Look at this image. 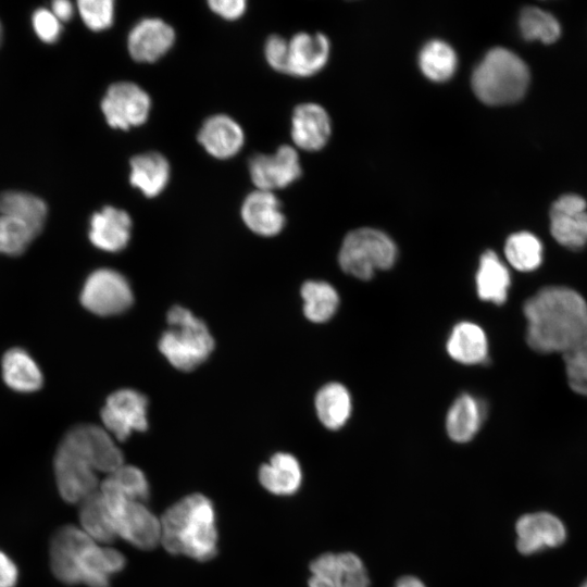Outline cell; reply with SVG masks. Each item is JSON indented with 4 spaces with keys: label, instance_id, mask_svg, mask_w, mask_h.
I'll return each instance as SVG.
<instances>
[{
    "label": "cell",
    "instance_id": "obj_1",
    "mask_svg": "<svg viewBox=\"0 0 587 587\" xmlns=\"http://www.w3.org/2000/svg\"><path fill=\"white\" fill-rule=\"evenodd\" d=\"M526 342L542 354H562L587 334V301L574 288L545 286L523 304Z\"/></svg>",
    "mask_w": 587,
    "mask_h": 587
},
{
    "label": "cell",
    "instance_id": "obj_2",
    "mask_svg": "<svg viewBox=\"0 0 587 587\" xmlns=\"http://www.w3.org/2000/svg\"><path fill=\"white\" fill-rule=\"evenodd\" d=\"M50 565L54 576L66 585L109 587L125 559L117 550L96 542L80 527L66 525L51 539Z\"/></svg>",
    "mask_w": 587,
    "mask_h": 587
},
{
    "label": "cell",
    "instance_id": "obj_3",
    "mask_svg": "<svg viewBox=\"0 0 587 587\" xmlns=\"http://www.w3.org/2000/svg\"><path fill=\"white\" fill-rule=\"evenodd\" d=\"M161 544L173 554L198 561L213 558L217 547L215 511L200 494L189 495L170 507L160 520Z\"/></svg>",
    "mask_w": 587,
    "mask_h": 587
},
{
    "label": "cell",
    "instance_id": "obj_4",
    "mask_svg": "<svg viewBox=\"0 0 587 587\" xmlns=\"http://www.w3.org/2000/svg\"><path fill=\"white\" fill-rule=\"evenodd\" d=\"M529 84V70L514 52L505 48L489 50L472 75L476 97L489 105H503L519 101Z\"/></svg>",
    "mask_w": 587,
    "mask_h": 587
},
{
    "label": "cell",
    "instance_id": "obj_5",
    "mask_svg": "<svg viewBox=\"0 0 587 587\" xmlns=\"http://www.w3.org/2000/svg\"><path fill=\"white\" fill-rule=\"evenodd\" d=\"M167 323L168 329L161 336L159 349L174 367L190 371L208 359L214 341L201 320L175 305L167 313Z\"/></svg>",
    "mask_w": 587,
    "mask_h": 587
},
{
    "label": "cell",
    "instance_id": "obj_6",
    "mask_svg": "<svg viewBox=\"0 0 587 587\" xmlns=\"http://www.w3.org/2000/svg\"><path fill=\"white\" fill-rule=\"evenodd\" d=\"M394 240L378 229L362 227L350 232L339 251V264L347 274L371 279L376 270H388L397 259Z\"/></svg>",
    "mask_w": 587,
    "mask_h": 587
},
{
    "label": "cell",
    "instance_id": "obj_7",
    "mask_svg": "<svg viewBox=\"0 0 587 587\" xmlns=\"http://www.w3.org/2000/svg\"><path fill=\"white\" fill-rule=\"evenodd\" d=\"M99 491L111 514L117 537L149 550L161 541L160 520L142 503L125 498L107 478Z\"/></svg>",
    "mask_w": 587,
    "mask_h": 587
},
{
    "label": "cell",
    "instance_id": "obj_8",
    "mask_svg": "<svg viewBox=\"0 0 587 587\" xmlns=\"http://www.w3.org/2000/svg\"><path fill=\"white\" fill-rule=\"evenodd\" d=\"M95 464L71 433L61 440L54 455V475L61 497L80 503L99 489Z\"/></svg>",
    "mask_w": 587,
    "mask_h": 587
},
{
    "label": "cell",
    "instance_id": "obj_9",
    "mask_svg": "<svg viewBox=\"0 0 587 587\" xmlns=\"http://www.w3.org/2000/svg\"><path fill=\"white\" fill-rule=\"evenodd\" d=\"M151 110L148 92L132 82L112 84L101 101V111L110 127L129 129L146 123Z\"/></svg>",
    "mask_w": 587,
    "mask_h": 587
},
{
    "label": "cell",
    "instance_id": "obj_10",
    "mask_svg": "<svg viewBox=\"0 0 587 587\" xmlns=\"http://www.w3.org/2000/svg\"><path fill=\"white\" fill-rule=\"evenodd\" d=\"M80 301L93 314L109 316L127 310L133 303V292L122 274L100 268L86 279Z\"/></svg>",
    "mask_w": 587,
    "mask_h": 587
},
{
    "label": "cell",
    "instance_id": "obj_11",
    "mask_svg": "<svg viewBox=\"0 0 587 587\" xmlns=\"http://www.w3.org/2000/svg\"><path fill=\"white\" fill-rule=\"evenodd\" d=\"M147 398L133 389L113 392L101 410V420L109 434L123 441L133 432L147 428Z\"/></svg>",
    "mask_w": 587,
    "mask_h": 587
},
{
    "label": "cell",
    "instance_id": "obj_12",
    "mask_svg": "<svg viewBox=\"0 0 587 587\" xmlns=\"http://www.w3.org/2000/svg\"><path fill=\"white\" fill-rule=\"evenodd\" d=\"M309 587H369L370 577L355 553H324L310 565Z\"/></svg>",
    "mask_w": 587,
    "mask_h": 587
},
{
    "label": "cell",
    "instance_id": "obj_13",
    "mask_svg": "<svg viewBox=\"0 0 587 587\" xmlns=\"http://www.w3.org/2000/svg\"><path fill=\"white\" fill-rule=\"evenodd\" d=\"M248 168L257 189L272 192L289 186L301 175L299 155L296 149L287 145L278 147L270 154L253 155Z\"/></svg>",
    "mask_w": 587,
    "mask_h": 587
},
{
    "label": "cell",
    "instance_id": "obj_14",
    "mask_svg": "<svg viewBox=\"0 0 587 587\" xmlns=\"http://www.w3.org/2000/svg\"><path fill=\"white\" fill-rule=\"evenodd\" d=\"M587 204L578 195L567 193L551 205L550 233L553 239L570 250H580L587 245Z\"/></svg>",
    "mask_w": 587,
    "mask_h": 587
},
{
    "label": "cell",
    "instance_id": "obj_15",
    "mask_svg": "<svg viewBox=\"0 0 587 587\" xmlns=\"http://www.w3.org/2000/svg\"><path fill=\"white\" fill-rule=\"evenodd\" d=\"M516 548L522 554H533L562 545L566 538L564 524L549 512L522 515L515 524Z\"/></svg>",
    "mask_w": 587,
    "mask_h": 587
},
{
    "label": "cell",
    "instance_id": "obj_16",
    "mask_svg": "<svg viewBox=\"0 0 587 587\" xmlns=\"http://www.w3.org/2000/svg\"><path fill=\"white\" fill-rule=\"evenodd\" d=\"M174 42L175 32L170 24L158 17H146L130 29L127 49L135 61L151 63L165 55Z\"/></svg>",
    "mask_w": 587,
    "mask_h": 587
},
{
    "label": "cell",
    "instance_id": "obj_17",
    "mask_svg": "<svg viewBox=\"0 0 587 587\" xmlns=\"http://www.w3.org/2000/svg\"><path fill=\"white\" fill-rule=\"evenodd\" d=\"M198 141L210 155L225 160L240 151L245 143V133L233 117L215 114L202 123Z\"/></svg>",
    "mask_w": 587,
    "mask_h": 587
},
{
    "label": "cell",
    "instance_id": "obj_18",
    "mask_svg": "<svg viewBox=\"0 0 587 587\" xmlns=\"http://www.w3.org/2000/svg\"><path fill=\"white\" fill-rule=\"evenodd\" d=\"M329 57V41L321 33L296 34L288 41L287 74L309 77L320 72Z\"/></svg>",
    "mask_w": 587,
    "mask_h": 587
},
{
    "label": "cell",
    "instance_id": "obj_19",
    "mask_svg": "<svg viewBox=\"0 0 587 587\" xmlns=\"http://www.w3.org/2000/svg\"><path fill=\"white\" fill-rule=\"evenodd\" d=\"M330 118L323 107L316 103H301L291 117L294 143L308 151L322 149L330 136Z\"/></svg>",
    "mask_w": 587,
    "mask_h": 587
},
{
    "label": "cell",
    "instance_id": "obj_20",
    "mask_svg": "<svg viewBox=\"0 0 587 587\" xmlns=\"http://www.w3.org/2000/svg\"><path fill=\"white\" fill-rule=\"evenodd\" d=\"M129 214L112 205L103 207L90 218L89 239L100 250L116 252L124 249L130 238Z\"/></svg>",
    "mask_w": 587,
    "mask_h": 587
},
{
    "label": "cell",
    "instance_id": "obj_21",
    "mask_svg": "<svg viewBox=\"0 0 587 587\" xmlns=\"http://www.w3.org/2000/svg\"><path fill=\"white\" fill-rule=\"evenodd\" d=\"M241 217L246 226L261 236H274L285 226L278 198L272 191L254 190L243 200Z\"/></svg>",
    "mask_w": 587,
    "mask_h": 587
},
{
    "label": "cell",
    "instance_id": "obj_22",
    "mask_svg": "<svg viewBox=\"0 0 587 587\" xmlns=\"http://www.w3.org/2000/svg\"><path fill=\"white\" fill-rule=\"evenodd\" d=\"M129 183L145 197L154 198L166 187L171 168L164 155L159 152H145L130 159Z\"/></svg>",
    "mask_w": 587,
    "mask_h": 587
},
{
    "label": "cell",
    "instance_id": "obj_23",
    "mask_svg": "<svg viewBox=\"0 0 587 587\" xmlns=\"http://www.w3.org/2000/svg\"><path fill=\"white\" fill-rule=\"evenodd\" d=\"M478 297L495 304L507 301L511 286V275L508 266L491 250L485 251L480 259L475 276Z\"/></svg>",
    "mask_w": 587,
    "mask_h": 587
},
{
    "label": "cell",
    "instance_id": "obj_24",
    "mask_svg": "<svg viewBox=\"0 0 587 587\" xmlns=\"http://www.w3.org/2000/svg\"><path fill=\"white\" fill-rule=\"evenodd\" d=\"M261 485L278 496L297 492L302 483V471L298 460L289 453L278 452L259 471Z\"/></svg>",
    "mask_w": 587,
    "mask_h": 587
},
{
    "label": "cell",
    "instance_id": "obj_25",
    "mask_svg": "<svg viewBox=\"0 0 587 587\" xmlns=\"http://www.w3.org/2000/svg\"><path fill=\"white\" fill-rule=\"evenodd\" d=\"M449 355L462 364H478L488 357V340L484 329L473 322H460L447 340Z\"/></svg>",
    "mask_w": 587,
    "mask_h": 587
},
{
    "label": "cell",
    "instance_id": "obj_26",
    "mask_svg": "<svg viewBox=\"0 0 587 587\" xmlns=\"http://www.w3.org/2000/svg\"><path fill=\"white\" fill-rule=\"evenodd\" d=\"M484 419L485 408L482 402L463 394L454 400L447 413V434L455 442H467L478 433Z\"/></svg>",
    "mask_w": 587,
    "mask_h": 587
},
{
    "label": "cell",
    "instance_id": "obj_27",
    "mask_svg": "<svg viewBox=\"0 0 587 587\" xmlns=\"http://www.w3.org/2000/svg\"><path fill=\"white\" fill-rule=\"evenodd\" d=\"M2 376L15 391L32 392L42 385V374L35 360L23 349L13 348L2 359Z\"/></svg>",
    "mask_w": 587,
    "mask_h": 587
},
{
    "label": "cell",
    "instance_id": "obj_28",
    "mask_svg": "<svg viewBox=\"0 0 587 587\" xmlns=\"http://www.w3.org/2000/svg\"><path fill=\"white\" fill-rule=\"evenodd\" d=\"M316 414L328 429L341 428L350 417L352 404L348 389L339 383H328L315 397Z\"/></svg>",
    "mask_w": 587,
    "mask_h": 587
},
{
    "label": "cell",
    "instance_id": "obj_29",
    "mask_svg": "<svg viewBox=\"0 0 587 587\" xmlns=\"http://www.w3.org/2000/svg\"><path fill=\"white\" fill-rule=\"evenodd\" d=\"M46 202L29 192L9 190L0 193V214L25 222L38 235L46 222Z\"/></svg>",
    "mask_w": 587,
    "mask_h": 587
},
{
    "label": "cell",
    "instance_id": "obj_30",
    "mask_svg": "<svg viewBox=\"0 0 587 587\" xmlns=\"http://www.w3.org/2000/svg\"><path fill=\"white\" fill-rule=\"evenodd\" d=\"M80 528L96 542L107 544L117 535L99 489L79 503Z\"/></svg>",
    "mask_w": 587,
    "mask_h": 587
},
{
    "label": "cell",
    "instance_id": "obj_31",
    "mask_svg": "<svg viewBox=\"0 0 587 587\" xmlns=\"http://www.w3.org/2000/svg\"><path fill=\"white\" fill-rule=\"evenodd\" d=\"M504 254L509 264L519 272H533L544 260V246L530 232H517L510 235L504 245Z\"/></svg>",
    "mask_w": 587,
    "mask_h": 587
},
{
    "label": "cell",
    "instance_id": "obj_32",
    "mask_svg": "<svg viewBox=\"0 0 587 587\" xmlns=\"http://www.w3.org/2000/svg\"><path fill=\"white\" fill-rule=\"evenodd\" d=\"M457 63V54L452 47L438 39L425 43L419 55L422 73L433 82L440 83L451 78Z\"/></svg>",
    "mask_w": 587,
    "mask_h": 587
},
{
    "label": "cell",
    "instance_id": "obj_33",
    "mask_svg": "<svg viewBox=\"0 0 587 587\" xmlns=\"http://www.w3.org/2000/svg\"><path fill=\"white\" fill-rule=\"evenodd\" d=\"M304 315L314 323L328 321L337 311L339 296L328 283L309 280L301 287Z\"/></svg>",
    "mask_w": 587,
    "mask_h": 587
},
{
    "label": "cell",
    "instance_id": "obj_34",
    "mask_svg": "<svg viewBox=\"0 0 587 587\" xmlns=\"http://www.w3.org/2000/svg\"><path fill=\"white\" fill-rule=\"evenodd\" d=\"M519 26L526 40H540L544 43L554 42L561 34L558 20L552 14L535 7L522 10Z\"/></svg>",
    "mask_w": 587,
    "mask_h": 587
},
{
    "label": "cell",
    "instance_id": "obj_35",
    "mask_svg": "<svg viewBox=\"0 0 587 587\" xmlns=\"http://www.w3.org/2000/svg\"><path fill=\"white\" fill-rule=\"evenodd\" d=\"M569 387L587 397V334L562 354Z\"/></svg>",
    "mask_w": 587,
    "mask_h": 587
},
{
    "label": "cell",
    "instance_id": "obj_36",
    "mask_svg": "<svg viewBox=\"0 0 587 587\" xmlns=\"http://www.w3.org/2000/svg\"><path fill=\"white\" fill-rule=\"evenodd\" d=\"M37 236L25 222L0 214V253L18 255Z\"/></svg>",
    "mask_w": 587,
    "mask_h": 587
},
{
    "label": "cell",
    "instance_id": "obj_37",
    "mask_svg": "<svg viewBox=\"0 0 587 587\" xmlns=\"http://www.w3.org/2000/svg\"><path fill=\"white\" fill-rule=\"evenodd\" d=\"M107 479L127 499L145 502L149 497V484L145 474L132 465H122Z\"/></svg>",
    "mask_w": 587,
    "mask_h": 587
},
{
    "label": "cell",
    "instance_id": "obj_38",
    "mask_svg": "<svg viewBox=\"0 0 587 587\" xmlns=\"http://www.w3.org/2000/svg\"><path fill=\"white\" fill-rule=\"evenodd\" d=\"M77 8L84 24L93 32L104 30L113 24L112 0H79Z\"/></svg>",
    "mask_w": 587,
    "mask_h": 587
},
{
    "label": "cell",
    "instance_id": "obj_39",
    "mask_svg": "<svg viewBox=\"0 0 587 587\" xmlns=\"http://www.w3.org/2000/svg\"><path fill=\"white\" fill-rule=\"evenodd\" d=\"M36 36L46 43H54L62 32L61 22L46 8L37 9L32 16Z\"/></svg>",
    "mask_w": 587,
    "mask_h": 587
},
{
    "label": "cell",
    "instance_id": "obj_40",
    "mask_svg": "<svg viewBox=\"0 0 587 587\" xmlns=\"http://www.w3.org/2000/svg\"><path fill=\"white\" fill-rule=\"evenodd\" d=\"M267 64L279 73L287 74L288 41L279 35H271L264 45Z\"/></svg>",
    "mask_w": 587,
    "mask_h": 587
},
{
    "label": "cell",
    "instance_id": "obj_41",
    "mask_svg": "<svg viewBox=\"0 0 587 587\" xmlns=\"http://www.w3.org/2000/svg\"><path fill=\"white\" fill-rule=\"evenodd\" d=\"M208 5L217 16L227 21L241 17L247 10L245 0H210Z\"/></svg>",
    "mask_w": 587,
    "mask_h": 587
},
{
    "label": "cell",
    "instance_id": "obj_42",
    "mask_svg": "<svg viewBox=\"0 0 587 587\" xmlns=\"http://www.w3.org/2000/svg\"><path fill=\"white\" fill-rule=\"evenodd\" d=\"M18 572L14 562L0 551V587H14Z\"/></svg>",
    "mask_w": 587,
    "mask_h": 587
},
{
    "label": "cell",
    "instance_id": "obj_43",
    "mask_svg": "<svg viewBox=\"0 0 587 587\" xmlns=\"http://www.w3.org/2000/svg\"><path fill=\"white\" fill-rule=\"evenodd\" d=\"M51 12L60 22H67L73 17L74 8L67 0H55L51 3Z\"/></svg>",
    "mask_w": 587,
    "mask_h": 587
},
{
    "label": "cell",
    "instance_id": "obj_44",
    "mask_svg": "<svg viewBox=\"0 0 587 587\" xmlns=\"http://www.w3.org/2000/svg\"><path fill=\"white\" fill-rule=\"evenodd\" d=\"M395 587H426V585L415 576L405 575L396 582Z\"/></svg>",
    "mask_w": 587,
    "mask_h": 587
},
{
    "label": "cell",
    "instance_id": "obj_45",
    "mask_svg": "<svg viewBox=\"0 0 587 587\" xmlns=\"http://www.w3.org/2000/svg\"><path fill=\"white\" fill-rule=\"evenodd\" d=\"M2 35H3V32H2V25H1V22H0V45H1V41H2Z\"/></svg>",
    "mask_w": 587,
    "mask_h": 587
},
{
    "label": "cell",
    "instance_id": "obj_46",
    "mask_svg": "<svg viewBox=\"0 0 587 587\" xmlns=\"http://www.w3.org/2000/svg\"><path fill=\"white\" fill-rule=\"evenodd\" d=\"M582 587H587V580L582 585Z\"/></svg>",
    "mask_w": 587,
    "mask_h": 587
}]
</instances>
